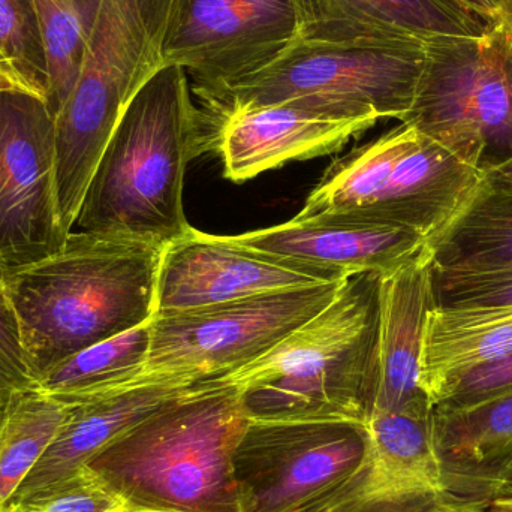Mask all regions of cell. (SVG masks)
I'll list each match as a JSON object with an SVG mask.
<instances>
[{
    "mask_svg": "<svg viewBox=\"0 0 512 512\" xmlns=\"http://www.w3.org/2000/svg\"><path fill=\"white\" fill-rule=\"evenodd\" d=\"M164 246L69 233L59 251L3 270L32 384L60 361L152 321Z\"/></svg>",
    "mask_w": 512,
    "mask_h": 512,
    "instance_id": "1",
    "label": "cell"
},
{
    "mask_svg": "<svg viewBox=\"0 0 512 512\" xmlns=\"http://www.w3.org/2000/svg\"><path fill=\"white\" fill-rule=\"evenodd\" d=\"M248 421L236 385L201 382L84 466L126 512H239L233 457Z\"/></svg>",
    "mask_w": 512,
    "mask_h": 512,
    "instance_id": "2",
    "label": "cell"
},
{
    "mask_svg": "<svg viewBox=\"0 0 512 512\" xmlns=\"http://www.w3.org/2000/svg\"><path fill=\"white\" fill-rule=\"evenodd\" d=\"M203 155L200 108L185 69L165 65L129 102L71 233H114L167 248L188 233V164Z\"/></svg>",
    "mask_w": 512,
    "mask_h": 512,
    "instance_id": "3",
    "label": "cell"
},
{
    "mask_svg": "<svg viewBox=\"0 0 512 512\" xmlns=\"http://www.w3.org/2000/svg\"><path fill=\"white\" fill-rule=\"evenodd\" d=\"M381 274L349 276L334 300L270 352L218 381L249 420L369 424L379 382Z\"/></svg>",
    "mask_w": 512,
    "mask_h": 512,
    "instance_id": "4",
    "label": "cell"
},
{
    "mask_svg": "<svg viewBox=\"0 0 512 512\" xmlns=\"http://www.w3.org/2000/svg\"><path fill=\"white\" fill-rule=\"evenodd\" d=\"M183 0H95L80 77L56 116V198L71 233L129 102L165 66Z\"/></svg>",
    "mask_w": 512,
    "mask_h": 512,
    "instance_id": "5",
    "label": "cell"
},
{
    "mask_svg": "<svg viewBox=\"0 0 512 512\" xmlns=\"http://www.w3.org/2000/svg\"><path fill=\"white\" fill-rule=\"evenodd\" d=\"M483 180L480 170L402 123L336 159L297 216L409 228L429 243Z\"/></svg>",
    "mask_w": 512,
    "mask_h": 512,
    "instance_id": "6",
    "label": "cell"
},
{
    "mask_svg": "<svg viewBox=\"0 0 512 512\" xmlns=\"http://www.w3.org/2000/svg\"><path fill=\"white\" fill-rule=\"evenodd\" d=\"M466 164L492 173L512 161V29L439 35L424 42V65L402 122Z\"/></svg>",
    "mask_w": 512,
    "mask_h": 512,
    "instance_id": "7",
    "label": "cell"
},
{
    "mask_svg": "<svg viewBox=\"0 0 512 512\" xmlns=\"http://www.w3.org/2000/svg\"><path fill=\"white\" fill-rule=\"evenodd\" d=\"M423 65L424 44L361 47L295 38L264 68L201 98V125L233 111L300 98L402 122Z\"/></svg>",
    "mask_w": 512,
    "mask_h": 512,
    "instance_id": "8",
    "label": "cell"
},
{
    "mask_svg": "<svg viewBox=\"0 0 512 512\" xmlns=\"http://www.w3.org/2000/svg\"><path fill=\"white\" fill-rule=\"evenodd\" d=\"M346 279L156 315L144 375L200 384L239 372L318 315Z\"/></svg>",
    "mask_w": 512,
    "mask_h": 512,
    "instance_id": "9",
    "label": "cell"
},
{
    "mask_svg": "<svg viewBox=\"0 0 512 512\" xmlns=\"http://www.w3.org/2000/svg\"><path fill=\"white\" fill-rule=\"evenodd\" d=\"M435 406L375 414L361 465L301 512H481L512 483L448 471L433 442Z\"/></svg>",
    "mask_w": 512,
    "mask_h": 512,
    "instance_id": "10",
    "label": "cell"
},
{
    "mask_svg": "<svg viewBox=\"0 0 512 512\" xmlns=\"http://www.w3.org/2000/svg\"><path fill=\"white\" fill-rule=\"evenodd\" d=\"M369 424L249 420L233 457L239 512H301L366 457Z\"/></svg>",
    "mask_w": 512,
    "mask_h": 512,
    "instance_id": "11",
    "label": "cell"
},
{
    "mask_svg": "<svg viewBox=\"0 0 512 512\" xmlns=\"http://www.w3.org/2000/svg\"><path fill=\"white\" fill-rule=\"evenodd\" d=\"M68 234L56 198V117L47 102L15 86L0 87V264L39 261Z\"/></svg>",
    "mask_w": 512,
    "mask_h": 512,
    "instance_id": "12",
    "label": "cell"
},
{
    "mask_svg": "<svg viewBox=\"0 0 512 512\" xmlns=\"http://www.w3.org/2000/svg\"><path fill=\"white\" fill-rule=\"evenodd\" d=\"M295 36L289 0H183L165 65L185 69L201 99L273 62Z\"/></svg>",
    "mask_w": 512,
    "mask_h": 512,
    "instance_id": "13",
    "label": "cell"
},
{
    "mask_svg": "<svg viewBox=\"0 0 512 512\" xmlns=\"http://www.w3.org/2000/svg\"><path fill=\"white\" fill-rule=\"evenodd\" d=\"M378 120L316 99H289L204 123L203 153H218L225 177L242 183L289 162L337 152Z\"/></svg>",
    "mask_w": 512,
    "mask_h": 512,
    "instance_id": "14",
    "label": "cell"
},
{
    "mask_svg": "<svg viewBox=\"0 0 512 512\" xmlns=\"http://www.w3.org/2000/svg\"><path fill=\"white\" fill-rule=\"evenodd\" d=\"M343 279L348 277L246 248L231 236H213L191 227L164 249L156 315Z\"/></svg>",
    "mask_w": 512,
    "mask_h": 512,
    "instance_id": "15",
    "label": "cell"
},
{
    "mask_svg": "<svg viewBox=\"0 0 512 512\" xmlns=\"http://www.w3.org/2000/svg\"><path fill=\"white\" fill-rule=\"evenodd\" d=\"M297 36L312 44H424L439 35H481L489 27L445 0H289Z\"/></svg>",
    "mask_w": 512,
    "mask_h": 512,
    "instance_id": "16",
    "label": "cell"
},
{
    "mask_svg": "<svg viewBox=\"0 0 512 512\" xmlns=\"http://www.w3.org/2000/svg\"><path fill=\"white\" fill-rule=\"evenodd\" d=\"M234 242L342 276L388 274L426 249L417 231L336 218L301 219L231 236Z\"/></svg>",
    "mask_w": 512,
    "mask_h": 512,
    "instance_id": "17",
    "label": "cell"
},
{
    "mask_svg": "<svg viewBox=\"0 0 512 512\" xmlns=\"http://www.w3.org/2000/svg\"><path fill=\"white\" fill-rule=\"evenodd\" d=\"M379 382L375 414L433 406L421 385V352L436 307L429 251L381 276ZM373 414V415H375Z\"/></svg>",
    "mask_w": 512,
    "mask_h": 512,
    "instance_id": "18",
    "label": "cell"
},
{
    "mask_svg": "<svg viewBox=\"0 0 512 512\" xmlns=\"http://www.w3.org/2000/svg\"><path fill=\"white\" fill-rule=\"evenodd\" d=\"M195 385L144 375L140 381L119 390L71 403L53 444L33 466L9 504L86 465L111 441Z\"/></svg>",
    "mask_w": 512,
    "mask_h": 512,
    "instance_id": "19",
    "label": "cell"
},
{
    "mask_svg": "<svg viewBox=\"0 0 512 512\" xmlns=\"http://www.w3.org/2000/svg\"><path fill=\"white\" fill-rule=\"evenodd\" d=\"M512 351V306L435 307L421 352V385L430 399L451 379Z\"/></svg>",
    "mask_w": 512,
    "mask_h": 512,
    "instance_id": "20",
    "label": "cell"
},
{
    "mask_svg": "<svg viewBox=\"0 0 512 512\" xmlns=\"http://www.w3.org/2000/svg\"><path fill=\"white\" fill-rule=\"evenodd\" d=\"M442 465L460 477L512 483V391L459 411H433Z\"/></svg>",
    "mask_w": 512,
    "mask_h": 512,
    "instance_id": "21",
    "label": "cell"
},
{
    "mask_svg": "<svg viewBox=\"0 0 512 512\" xmlns=\"http://www.w3.org/2000/svg\"><path fill=\"white\" fill-rule=\"evenodd\" d=\"M427 251L439 270L512 267V186L484 176L459 215L427 243Z\"/></svg>",
    "mask_w": 512,
    "mask_h": 512,
    "instance_id": "22",
    "label": "cell"
},
{
    "mask_svg": "<svg viewBox=\"0 0 512 512\" xmlns=\"http://www.w3.org/2000/svg\"><path fill=\"white\" fill-rule=\"evenodd\" d=\"M152 321L60 361L33 387L71 405L140 381L149 358Z\"/></svg>",
    "mask_w": 512,
    "mask_h": 512,
    "instance_id": "23",
    "label": "cell"
},
{
    "mask_svg": "<svg viewBox=\"0 0 512 512\" xmlns=\"http://www.w3.org/2000/svg\"><path fill=\"white\" fill-rule=\"evenodd\" d=\"M68 408L35 387L0 396V512L53 444Z\"/></svg>",
    "mask_w": 512,
    "mask_h": 512,
    "instance_id": "24",
    "label": "cell"
},
{
    "mask_svg": "<svg viewBox=\"0 0 512 512\" xmlns=\"http://www.w3.org/2000/svg\"><path fill=\"white\" fill-rule=\"evenodd\" d=\"M47 62L45 102L62 110L80 77L95 0H33Z\"/></svg>",
    "mask_w": 512,
    "mask_h": 512,
    "instance_id": "25",
    "label": "cell"
},
{
    "mask_svg": "<svg viewBox=\"0 0 512 512\" xmlns=\"http://www.w3.org/2000/svg\"><path fill=\"white\" fill-rule=\"evenodd\" d=\"M0 62L14 86L45 99L47 62L33 0H0Z\"/></svg>",
    "mask_w": 512,
    "mask_h": 512,
    "instance_id": "26",
    "label": "cell"
},
{
    "mask_svg": "<svg viewBox=\"0 0 512 512\" xmlns=\"http://www.w3.org/2000/svg\"><path fill=\"white\" fill-rule=\"evenodd\" d=\"M9 512H126L87 466L12 502Z\"/></svg>",
    "mask_w": 512,
    "mask_h": 512,
    "instance_id": "27",
    "label": "cell"
},
{
    "mask_svg": "<svg viewBox=\"0 0 512 512\" xmlns=\"http://www.w3.org/2000/svg\"><path fill=\"white\" fill-rule=\"evenodd\" d=\"M436 307L512 306V267L492 270L433 268Z\"/></svg>",
    "mask_w": 512,
    "mask_h": 512,
    "instance_id": "28",
    "label": "cell"
},
{
    "mask_svg": "<svg viewBox=\"0 0 512 512\" xmlns=\"http://www.w3.org/2000/svg\"><path fill=\"white\" fill-rule=\"evenodd\" d=\"M512 391V351L492 363L451 379L433 397L439 411H459L489 402Z\"/></svg>",
    "mask_w": 512,
    "mask_h": 512,
    "instance_id": "29",
    "label": "cell"
},
{
    "mask_svg": "<svg viewBox=\"0 0 512 512\" xmlns=\"http://www.w3.org/2000/svg\"><path fill=\"white\" fill-rule=\"evenodd\" d=\"M33 387L24 363L17 319L0 282V396Z\"/></svg>",
    "mask_w": 512,
    "mask_h": 512,
    "instance_id": "30",
    "label": "cell"
},
{
    "mask_svg": "<svg viewBox=\"0 0 512 512\" xmlns=\"http://www.w3.org/2000/svg\"><path fill=\"white\" fill-rule=\"evenodd\" d=\"M456 8L468 12L487 27L501 23V5L499 0H445Z\"/></svg>",
    "mask_w": 512,
    "mask_h": 512,
    "instance_id": "31",
    "label": "cell"
},
{
    "mask_svg": "<svg viewBox=\"0 0 512 512\" xmlns=\"http://www.w3.org/2000/svg\"><path fill=\"white\" fill-rule=\"evenodd\" d=\"M487 179L493 182L504 183V185L512 186V161L492 173L486 174Z\"/></svg>",
    "mask_w": 512,
    "mask_h": 512,
    "instance_id": "32",
    "label": "cell"
},
{
    "mask_svg": "<svg viewBox=\"0 0 512 512\" xmlns=\"http://www.w3.org/2000/svg\"><path fill=\"white\" fill-rule=\"evenodd\" d=\"M481 512H512V495L496 499L486 510Z\"/></svg>",
    "mask_w": 512,
    "mask_h": 512,
    "instance_id": "33",
    "label": "cell"
},
{
    "mask_svg": "<svg viewBox=\"0 0 512 512\" xmlns=\"http://www.w3.org/2000/svg\"><path fill=\"white\" fill-rule=\"evenodd\" d=\"M501 5V23L507 24L512 29V0H499Z\"/></svg>",
    "mask_w": 512,
    "mask_h": 512,
    "instance_id": "34",
    "label": "cell"
},
{
    "mask_svg": "<svg viewBox=\"0 0 512 512\" xmlns=\"http://www.w3.org/2000/svg\"><path fill=\"white\" fill-rule=\"evenodd\" d=\"M2 86H14V84H12L11 81H9V78L6 77V75L3 74L2 69H0V87Z\"/></svg>",
    "mask_w": 512,
    "mask_h": 512,
    "instance_id": "35",
    "label": "cell"
},
{
    "mask_svg": "<svg viewBox=\"0 0 512 512\" xmlns=\"http://www.w3.org/2000/svg\"><path fill=\"white\" fill-rule=\"evenodd\" d=\"M3 271L0 270V282H2Z\"/></svg>",
    "mask_w": 512,
    "mask_h": 512,
    "instance_id": "36",
    "label": "cell"
},
{
    "mask_svg": "<svg viewBox=\"0 0 512 512\" xmlns=\"http://www.w3.org/2000/svg\"><path fill=\"white\" fill-rule=\"evenodd\" d=\"M0 69H2V72H3L2 62H0ZM3 74H5V72H3Z\"/></svg>",
    "mask_w": 512,
    "mask_h": 512,
    "instance_id": "37",
    "label": "cell"
},
{
    "mask_svg": "<svg viewBox=\"0 0 512 512\" xmlns=\"http://www.w3.org/2000/svg\"><path fill=\"white\" fill-rule=\"evenodd\" d=\"M0 270H2V271H3V267H2V264H0Z\"/></svg>",
    "mask_w": 512,
    "mask_h": 512,
    "instance_id": "38",
    "label": "cell"
},
{
    "mask_svg": "<svg viewBox=\"0 0 512 512\" xmlns=\"http://www.w3.org/2000/svg\"><path fill=\"white\" fill-rule=\"evenodd\" d=\"M2 512H9V511H2Z\"/></svg>",
    "mask_w": 512,
    "mask_h": 512,
    "instance_id": "39",
    "label": "cell"
}]
</instances>
